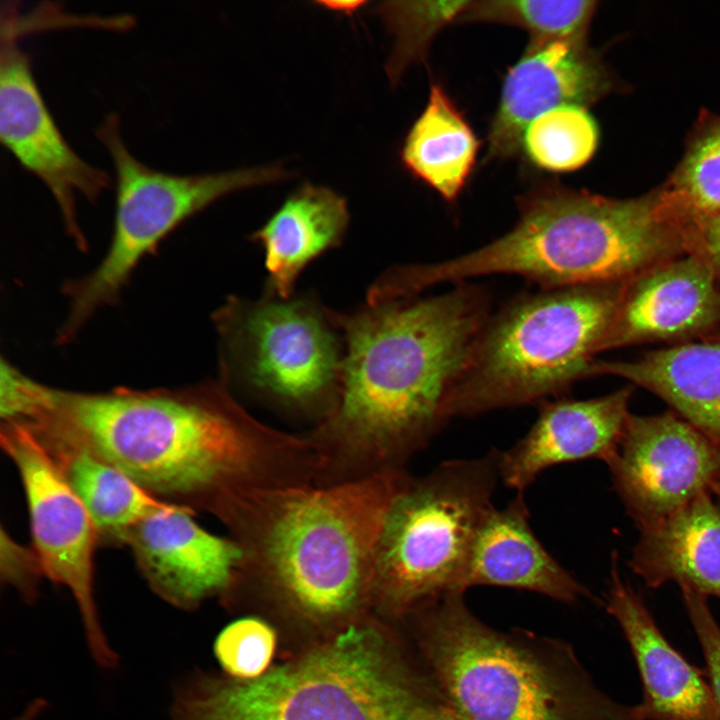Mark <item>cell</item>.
Returning <instances> with one entry per match:
<instances>
[{"label":"cell","mask_w":720,"mask_h":720,"mask_svg":"<svg viewBox=\"0 0 720 720\" xmlns=\"http://www.w3.org/2000/svg\"><path fill=\"white\" fill-rule=\"evenodd\" d=\"M492 312L488 289L367 299L330 309L343 342L333 411L304 434L318 459L316 485L405 469L448 419V395Z\"/></svg>","instance_id":"cell-1"},{"label":"cell","mask_w":720,"mask_h":720,"mask_svg":"<svg viewBox=\"0 0 720 720\" xmlns=\"http://www.w3.org/2000/svg\"><path fill=\"white\" fill-rule=\"evenodd\" d=\"M33 407L153 496L192 510L215 515L237 491L316 480L307 438L258 421L223 383L101 393L38 383Z\"/></svg>","instance_id":"cell-2"},{"label":"cell","mask_w":720,"mask_h":720,"mask_svg":"<svg viewBox=\"0 0 720 720\" xmlns=\"http://www.w3.org/2000/svg\"><path fill=\"white\" fill-rule=\"evenodd\" d=\"M409 475L388 470L328 486L232 494L215 515L241 551L225 602L253 596L283 618L329 635L370 616L377 542Z\"/></svg>","instance_id":"cell-3"},{"label":"cell","mask_w":720,"mask_h":720,"mask_svg":"<svg viewBox=\"0 0 720 720\" xmlns=\"http://www.w3.org/2000/svg\"><path fill=\"white\" fill-rule=\"evenodd\" d=\"M518 218L502 236L433 263L404 265L410 293L476 277L517 275L555 288L626 282L687 253V223L662 184L616 199L543 183L517 199Z\"/></svg>","instance_id":"cell-4"},{"label":"cell","mask_w":720,"mask_h":720,"mask_svg":"<svg viewBox=\"0 0 720 720\" xmlns=\"http://www.w3.org/2000/svg\"><path fill=\"white\" fill-rule=\"evenodd\" d=\"M443 707L420 656L368 616L255 679L193 673L170 720H431Z\"/></svg>","instance_id":"cell-5"},{"label":"cell","mask_w":720,"mask_h":720,"mask_svg":"<svg viewBox=\"0 0 720 720\" xmlns=\"http://www.w3.org/2000/svg\"><path fill=\"white\" fill-rule=\"evenodd\" d=\"M452 592L406 620L444 706L461 720H636L593 683L572 647L499 631Z\"/></svg>","instance_id":"cell-6"},{"label":"cell","mask_w":720,"mask_h":720,"mask_svg":"<svg viewBox=\"0 0 720 720\" xmlns=\"http://www.w3.org/2000/svg\"><path fill=\"white\" fill-rule=\"evenodd\" d=\"M624 284L538 288L491 312L448 395L447 419L539 405L590 376Z\"/></svg>","instance_id":"cell-7"},{"label":"cell","mask_w":720,"mask_h":720,"mask_svg":"<svg viewBox=\"0 0 720 720\" xmlns=\"http://www.w3.org/2000/svg\"><path fill=\"white\" fill-rule=\"evenodd\" d=\"M499 451L449 460L408 476L392 500L376 547L372 612L405 620L462 590L476 531L493 507Z\"/></svg>","instance_id":"cell-8"},{"label":"cell","mask_w":720,"mask_h":720,"mask_svg":"<svg viewBox=\"0 0 720 720\" xmlns=\"http://www.w3.org/2000/svg\"><path fill=\"white\" fill-rule=\"evenodd\" d=\"M222 383L277 410L312 420L335 408L343 342L330 309L312 295L232 296L215 312Z\"/></svg>","instance_id":"cell-9"},{"label":"cell","mask_w":720,"mask_h":720,"mask_svg":"<svg viewBox=\"0 0 720 720\" xmlns=\"http://www.w3.org/2000/svg\"><path fill=\"white\" fill-rule=\"evenodd\" d=\"M95 135L115 172L113 233L95 270L64 288L70 309L59 332L62 342L72 339L97 309L111 304L140 260L184 221L230 193L287 176L276 166L191 175L156 170L126 147L116 113L105 117Z\"/></svg>","instance_id":"cell-10"},{"label":"cell","mask_w":720,"mask_h":720,"mask_svg":"<svg viewBox=\"0 0 720 720\" xmlns=\"http://www.w3.org/2000/svg\"><path fill=\"white\" fill-rule=\"evenodd\" d=\"M1 445L18 468L25 490L33 551L42 573L73 595L96 663L113 668L118 656L102 629L94 597L97 528L42 443L23 425L2 420Z\"/></svg>","instance_id":"cell-11"},{"label":"cell","mask_w":720,"mask_h":720,"mask_svg":"<svg viewBox=\"0 0 720 720\" xmlns=\"http://www.w3.org/2000/svg\"><path fill=\"white\" fill-rule=\"evenodd\" d=\"M0 141L23 169L50 191L65 227L85 246L76 213V195L96 201L112 184L108 173L82 159L52 117L34 78L30 55L21 48L11 10L1 6Z\"/></svg>","instance_id":"cell-12"},{"label":"cell","mask_w":720,"mask_h":720,"mask_svg":"<svg viewBox=\"0 0 720 720\" xmlns=\"http://www.w3.org/2000/svg\"><path fill=\"white\" fill-rule=\"evenodd\" d=\"M606 463L625 507L643 530L720 479V444L674 412L629 415Z\"/></svg>","instance_id":"cell-13"},{"label":"cell","mask_w":720,"mask_h":720,"mask_svg":"<svg viewBox=\"0 0 720 720\" xmlns=\"http://www.w3.org/2000/svg\"><path fill=\"white\" fill-rule=\"evenodd\" d=\"M617 81L586 39L530 40L507 71L487 135L485 160L515 157L527 125L558 106L587 107Z\"/></svg>","instance_id":"cell-14"},{"label":"cell","mask_w":720,"mask_h":720,"mask_svg":"<svg viewBox=\"0 0 720 720\" xmlns=\"http://www.w3.org/2000/svg\"><path fill=\"white\" fill-rule=\"evenodd\" d=\"M720 333V278L686 253L625 282L598 352L650 342L673 344Z\"/></svg>","instance_id":"cell-15"},{"label":"cell","mask_w":720,"mask_h":720,"mask_svg":"<svg viewBox=\"0 0 720 720\" xmlns=\"http://www.w3.org/2000/svg\"><path fill=\"white\" fill-rule=\"evenodd\" d=\"M194 510L170 504L128 529L127 543L152 590L185 610L205 599L223 598L231 588L241 551L231 537L199 526Z\"/></svg>","instance_id":"cell-16"},{"label":"cell","mask_w":720,"mask_h":720,"mask_svg":"<svg viewBox=\"0 0 720 720\" xmlns=\"http://www.w3.org/2000/svg\"><path fill=\"white\" fill-rule=\"evenodd\" d=\"M632 386L587 399H557L540 403L529 431L513 447L500 452V479L522 493L546 469L598 458L605 462L615 451L629 417Z\"/></svg>","instance_id":"cell-17"},{"label":"cell","mask_w":720,"mask_h":720,"mask_svg":"<svg viewBox=\"0 0 720 720\" xmlns=\"http://www.w3.org/2000/svg\"><path fill=\"white\" fill-rule=\"evenodd\" d=\"M606 608L621 627L640 674L636 720H720L709 682L664 637L641 596L619 575L614 557Z\"/></svg>","instance_id":"cell-18"},{"label":"cell","mask_w":720,"mask_h":720,"mask_svg":"<svg viewBox=\"0 0 720 720\" xmlns=\"http://www.w3.org/2000/svg\"><path fill=\"white\" fill-rule=\"evenodd\" d=\"M478 585L528 590L564 603L590 596L534 534L522 493L504 508L493 506L476 531L461 587L465 592Z\"/></svg>","instance_id":"cell-19"},{"label":"cell","mask_w":720,"mask_h":720,"mask_svg":"<svg viewBox=\"0 0 720 720\" xmlns=\"http://www.w3.org/2000/svg\"><path fill=\"white\" fill-rule=\"evenodd\" d=\"M596 375L617 376L648 390L720 444V334L631 360L595 361L590 376Z\"/></svg>","instance_id":"cell-20"},{"label":"cell","mask_w":720,"mask_h":720,"mask_svg":"<svg viewBox=\"0 0 720 720\" xmlns=\"http://www.w3.org/2000/svg\"><path fill=\"white\" fill-rule=\"evenodd\" d=\"M348 223L345 198L330 188L304 184L289 195L251 236L264 251L267 292L283 299L295 295L303 270L340 245Z\"/></svg>","instance_id":"cell-21"},{"label":"cell","mask_w":720,"mask_h":720,"mask_svg":"<svg viewBox=\"0 0 720 720\" xmlns=\"http://www.w3.org/2000/svg\"><path fill=\"white\" fill-rule=\"evenodd\" d=\"M641 531L631 567L647 586L675 581L720 598V503L708 492Z\"/></svg>","instance_id":"cell-22"},{"label":"cell","mask_w":720,"mask_h":720,"mask_svg":"<svg viewBox=\"0 0 720 720\" xmlns=\"http://www.w3.org/2000/svg\"><path fill=\"white\" fill-rule=\"evenodd\" d=\"M26 428L48 451L103 536L120 540L128 529L171 504L147 492L81 441L43 425Z\"/></svg>","instance_id":"cell-23"},{"label":"cell","mask_w":720,"mask_h":720,"mask_svg":"<svg viewBox=\"0 0 720 720\" xmlns=\"http://www.w3.org/2000/svg\"><path fill=\"white\" fill-rule=\"evenodd\" d=\"M479 145L462 112L434 83L424 110L405 137L401 159L412 175L453 202L474 169Z\"/></svg>","instance_id":"cell-24"},{"label":"cell","mask_w":720,"mask_h":720,"mask_svg":"<svg viewBox=\"0 0 720 720\" xmlns=\"http://www.w3.org/2000/svg\"><path fill=\"white\" fill-rule=\"evenodd\" d=\"M598 143V126L586 107L567 104L538 115L527 125L520 152L537 168L570 172L592 158Z\"/></svg>","instance_id":"cell-25"},{"label":"cell","mask_w":720,"mask_h":720,"mask_svg":"<svg viewBox=\"0 0 720 720\" xmlns=\"http://www.w3.org/2000/svg\"><path fill=\"white\" fill-rule=\"evenodd\" d=\"M664 184L691 222L720 214V114L700 113Z\"/></svg>","instance_id":"cell-26"},{"label":"cell","mask_w":720,"mask_h":720,"mask_svg":"<svg viewBox=\"0 0 720 720\" xmlns=\"http://www.w3.org/2000/svg\"><path fill=\"white\" fill-rule=\"evenodd\" d=\"M596 1H470L458 22H490L518 26L530 40L586 39Z\"/></svg>","instance_id":"cell-27"},{"label":"cell","mask_w":720,"mask_h":720,"mask_svg":"<svg viewBox=\"0 0 720 720\" xmlns=\"http://www.w3.org/2000/svg\"><path fill=\"white\" fill-rule=\"evenodd\" d=\"M470 1L387 2L379 8L396 35L389 73L398 76L412 60L423 58L436 33L459 20Z\"/></svg>","instance_id":"cell-28"},{"label":"cell","mask_w":720,"mask_h":720,"mask_svg":"<svg viewBox=\"0 0 720 720\" xmlns=\"http://www.w3.org/2000/svg\"><path fill=\"white\" fill-rule=\"evenodd\" d=\"M276 642L274 628L263 619L250 616L226 626L217 636L214 650L227 676L251 680L270 669Z\"/></svg>","instance_id":"cell-29"},{"label":"cell","mask_w":720,"mask_h":720,"mask_svg":"<svg viewBox=\"0 0 720 720\" xmlns=\"http://www.w3.org/2000/svg\"><path fill=\"white\" fill-rule=\"evenodd\" d=\"M683 601L706 661V675L720 716V627L706 602V597L681 586Z\"/></svg>","instance_id":"cell-30"},{"label":"cell","mask_w":720,"mask_h":720,"mask_svg":"<svg viewBox=\"0 0 720 720\" xmlns=\"http://www.w3.org/2000/svg\"><path fill=\"white\" fill-rule=\"evenodd\" d=\"M41 576L44 575L33 549L29 550L19 545L2 529V579L17 588L26 600L31 601L37 595Z\"/></svg>","instance_id":"cell-31"},{"label":"cell","mask_w":720,"mask_h":720,"mask_svg":"<svg viewBox=\"0 0 720 720\" xmlns=\"http://www.w3.org/2000/svg\"><path fill=\"white\" fill-rule=\"evenodd\" d=\"M687 253L705 260L720 278V214L692 222L686 232Z\"/></svg>","instance_id":"cell-32"},{"label":"cell","mask_w":720,"mask_h":720,"mask_svg":"<svg viewBox=\"0 0 720 720\" xmlns=\"http://www.w3.org/2000/svg\"><path fill=\"white\" fill-rule=\"evenodd\" d=\"M338 3H339L341 6L334 5L332 2H324V4H326V5L328 6V8H330V9H335V10H342V11H346V10H350V11H351V10H353V9H356L362 2H356V1L348 2V1H346V2H338Z\"/></svg>","instance_id":"cell-33"},{"label":"cell","mask_w":720,"mask_h":720,"mask_svg":"<svg viewBox=\"0 0 720 720\" xmlns=\"http://www.w3.org/2000/svg\"><path fill=\"white\" fill-rule=\"evenodd\" d=\"M431 720H461L446 707L440 709Z\"/></svg>","instance_id":"cell-34"},{"label":"cell","mask_w":720,"mask_h":720,"mask_svg":"<svg viewBox=\"0 0 720 720\" xmlns=\"http://www.w3.org/2000/svg\"><path fill=\"white\" fill-rule=\"evenodd\" d=\"M710 490L719 498L720 501V479L713 484Z\"/></svg>","instance_id":"cell-35"}]
</instances>
